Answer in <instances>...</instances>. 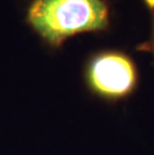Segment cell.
I'll return each mask as SVG.
<instances>
[{
    "mask_svg": "<svg viewBox=\"0 0 154 155\" xmlns=\"http://www.w3.org/2000/svg\"><path fill=\"white\" fill-rule=\"evenodd\" d=\"M26 22L44 43L58 48L72 36L106 30L109 10L103 0H33Z\"/></svg>",
    "mask_w": 154,
    "mask_h": 155,
    "instance_id": "obj_1",
    "label": "cell"
},
{
    "mask_svg": "<svg viewBox=\"0 0 154 155\" xmlns=\"http://www.w3.org/2000/svg\"><path fill=\"white\" fill-rule=\"evenodd\" d=\"M84 81L94 96L113 102L133 93L138 73L128 55L117 50H104L93 54L87 61Z\"/></svg>",
    "mask_w": 154,
    "mask_h": 155,
    "instance_id": "obj_2",
    "label": "cell"
},
{
    "mask_svg": "<svg viewBox=\"0 0 154 155\" xmlns=\"http://www.w3.org/2000/svg\"><path fill=\"white\" fill-rule=\"evenodd\" d=\"M146 3V5L148 6V8L154 13V0H144Z\"/></svg>",
    "mask_w": 154,
    "mask_h": 155,
    "instance_id": "obj_3",
    "label": "cell"
},
{
    "mask_svg": "<svg viewBox=\"0 0 154 155\" xmlns=\"http://www.w3.org/2000/svg\"><path fill=\"white\" fill-rule=\"evenodd\" d=\"M152 47H153V52H154V26H153V34H152Z\"/></svg>",
    "mask_w": 154,
    "mask_h": 155,
    "instance_id": "obj_4",
    "label": "cell"
}]
</instances>
